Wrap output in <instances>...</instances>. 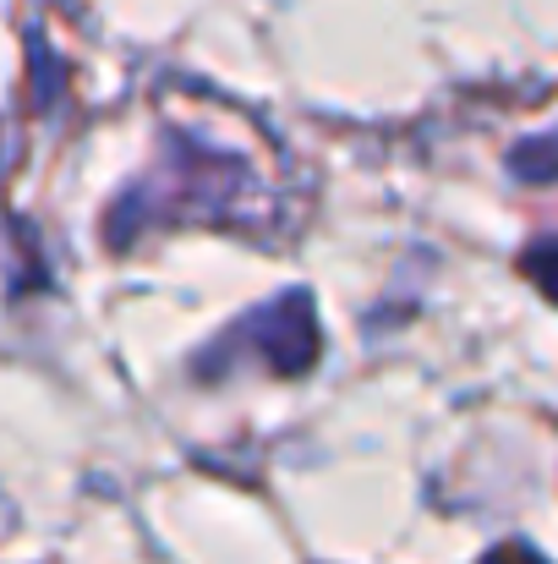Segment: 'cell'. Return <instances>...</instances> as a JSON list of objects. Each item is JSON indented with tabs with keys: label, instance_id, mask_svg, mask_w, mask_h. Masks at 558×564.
Wrapping results in <instances>:
<instances>
[{
	"label": "cell",
	"instance_id": "4",
	"mask_svg": "<svg viewBox=\"0 0 558 564\" xmlns=\"http://www.w3.org/2000/svg\"><path fill=\"white\" fill-rule=\"evenodd\" d=\"M515 176H526V182L558 176V143H521L515 149Z\"/></svg>",
	"mask_w": 558,
	"mask_h": 564
},
{
	"label": "cell",
	"instance_id": "3",
	"mask_svg": "<svg viewBox=\"0 0 558 564\" xmlns=\"http://www.w3.org/2000/svg\"><path fill=\"white\" fill-rule=\"evenodd\" d=\"M521 269L537 280V291H543L548 302H558V241H537V247L521 258Z\"/></svg>",
	"mask_w": 558,
	"mask_h": 564
},
{
	"label": "cell",
	"instance_id": "2",
	"mask_svg": "<svg viewBox=\"0 0 558 564\" xmlns=\"http://www.w3.org/2000/svg\"><path fill=\"white\" fill-rule=\"evenodd\" d=\"M225 346H247L269 373L296 378L318 362V313L307 291H285L269 307H258L241 329H230Z\"/></svg>",
	"mask_w": 558,
	"mask_h": 564
},
{
	"label": "cell",
	"instance_id": "1",
	"mask_svg": "<svg viewBox=\"0 0 558 564\" xmlns=\"http://www.w3.org/2000/svg\"><path fill=\"white\" fill-rule=\"evenodd\" d=\"M274 187L252 149H236L208 121H165V143L154 171L116 197L105 214V236L116 247L165 225H219V230H269Z\"/></svg>",
	"mask_w": 558,
	"mask_h": 564
},
{
	"label": "cell",
	"instance_id": "5",
	"mask_svg": "<svg viewBox=\"0 0 558 564\" xmlns=\"http://www.w3.org/2000/svg\"><path fill=\"white\" fill-rule=\"evenodd\" d=\"M482 564H548V560H543V554H532L526 543H504V549H493Z\"/></svg>",
	"mask_w": 558,
	"mask_h": 564
}]
</instances>
